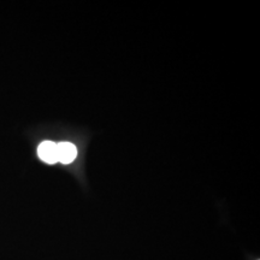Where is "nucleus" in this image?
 <instances>
[{
  "label": "nucleus",
  "instance_id": "2",
  "mask_svg": "<svg viewBox=\"0 0 260 260\" xmlns=\"http://www.w3.org/2000/svg\"><path fill=\"white\" fill-rule=\"evenodd\" d=\"M57 155L58 161L63 164H70L76 158L77 149L70 142H60V144H57Z\"/></svg>",
  "mask_w": 260,
  "mask_h": 260
},
{
  "label": "nucleus",
  "instance_id": "1",
  "mask_svg": "<svg viewBox=\"0 0 260 260\" xmlns=\"http://www.w3.org/2000/svg\"><path fill=\"white\" fill-rule=\"evenodd\" d=\"M38 154L41 160L47 162V164H54L58 161L57 144L52 141H44L39 146Z\"/></svg>",
  "mask_w": 260,
  "mask_h": 260
}]
</instances>
